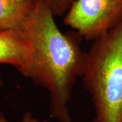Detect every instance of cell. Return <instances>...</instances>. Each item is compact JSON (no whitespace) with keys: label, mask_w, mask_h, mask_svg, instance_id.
<instances>
[{"label":"cell","mask_w":122,"mask_h":122,"mask_svg":"<svg viewBox=\"0 0 122 122\" xmlns=\"http://www.w3.org/2000/svg\"><path fill=\"white\" fill-rule=\"evenodd\" d=\"M43 0H38L22 28L30 41L32 57L22 75L48 92L50 115L58 122H72L69 105L77 79L82 77L86 52L81 37L63 33Z\"/></svg>","instance_id":"cell-1"},{"label":"cell","mask_w":122,"mask_h":122,"mask_svg":"<svg viewBox=\"0 0 122 122\" xmlns=\"http://www.w3.org/2000/svg\"><path fill=\"white\" fill-rule=\"evenodd\" d=\"M81 78L95 109L92 122H122V22L92 41Z\"/></svg>","instance_id":"cell-2"},{"label":"cell","mask_w":122,"mask_h":122,"mask_svg":"<svg viewBox=\"0 0 122 122\" xmlns=\"http://www.w3.org/2000/svg\"><path fill=\"white\" fill-rule=\"evenodd\" d=\"M122 22V0H76L63 22L81 39L94 41Z\"/></svg>","instance_id":"cell-3"},{"label":"cell","mask_w":122,"mask_h":122,"mask_svg":"<svg viewBox=\"0 0 122 122\" xmlns=\"http://www.w3.org/2000/svg\"><path fill=\"white\" fill-rule=\"evenodd\" d=\"M31 57V44L24 30H0V64L13 66L22 75L29 65Z\"/></svg>","instance_id":"cell-4"},{"label":"cell","mask_w":122,"mask_h":122,"mask_svg":"<svg viewBox=\"0 0 122 122\" xmlns=\"http://www.w3.org/2000/svg\"><path fill=\"white\" fill-rule=\"evenodd\" d=\"M35 4L0 0V30L22 29Z\"/></svg>","instance_id":"cell-5"},{"label":"cell","mask_w":122,"mask_h":122,"mask_svg":"<svg viewBox=\"0 0 122 122\" xmlns=\"http://www.w3.org/2000/svg\"><path fill=\"white\" fill-rule=\"evenodd\" d=\"M54 16H65L76 0H43Z\"/></svg>","instance_id":"cell-6"},{"label":"cell","mask_w":122,"mask_h":122,"mask_svg":"<svg viewBox=\"0 0 122 122\" xmlns=\"http://www.w3.org/2000/svg\"><path fill=\"white\" fill-rule=\"evenodd\" d=\"M0 122H10L3 113H0ZM22 122H47V121L38 119L30 111H26L23 114Z\"/></svg>","instance_id":"cell-7"},{"label":"cell","mask_w":122,"mask_h":122,"mask_svg":"<svg viewBox=\"0 0 122 122\" xmlns=\"http://www.w3.org/2000/svg\"><path fill=\"white\" fill-rule=\"evenodd\" d=\"M22 3H26V4H35L38 0H18Z\"/></svg>","instance_id":"cell-8"},{"label":"cell","mask_w":122,"mask_h":122,"mask_svg":"<svg viewBox=\"0 0 122 122\" xmlns=\"http://www.w3.org/2000/svg\"><path fill=\"white\" fill-rule=\"evenodd\" d=\"M4 84V81H3V79H2V77H1V75L0 74V86H2Z\"/></svg>","instance_id":"cell-9"}]
</instances>
